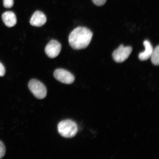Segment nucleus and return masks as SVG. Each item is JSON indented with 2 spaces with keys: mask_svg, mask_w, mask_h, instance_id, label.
Segmentation results:
<instances>
[{
  "mask_svg": "<svg viewBox=\"0 0 159 159\" xmlns=\"http://www.w3.org/2000/svg\"><path fill=\"white\" fill-rule=\"evenodd\" d=\"M57 130L61 136L67 138H73L78 132L76 123L69 119L59 122L57 125Z\"/></svg>",
  "mask_w": 159,
  "mask_h": 159,
  "instance_id": "f03ea898",
  "label": "nucleus"
},
{
  "mask_svg": "<svg viewBox=\"0 0 159 159\" xmlns=\"http://www.w3.org/2000/svg\"><path fill=\"white\" fill-rule=\"evenodd\" d=\"M143 44L145 48V50L143 52L139 53V57L140 60L144 61L148 59L151 57L153 51V48L151 43L148 40H145Z\"/></svg>",
  "mask_w": 159,
  "mask_h": 159,
  "instance_id": "1a4fd4ad",
  "label": "nucleus"
},
{
  "mask_svg": "<svg viewBox=\"0 0 159 159\" xmlns=\"http://www.w3.org/2000/svg\"><path fill=\"white\" fill-rule=\"evenodd\" d=\"M2 19L5 25L9 27L14 26L17 23L16 17L12 11L5 12L2 15Z\"/></svg>",
  "mask_w": 159,
  "mask_h": 159,
  "instance_id": "6e6552de",
  "label": "nucleus"
},
{
  "mask_svg": "<svg viewBox=\"0 0 159 159\" xmlns=\"http://www.w3.org/2000/svg\"><path fill=\"white\" fill-rule=\"evenodd\" d=\"M6 153V148L4 144L0 141V159L3 158Z\"/></svg>",
  "mask_w": 159,
  "mask_h": 159,
  "instance_id": "9b49d317",
  "label": "nucleus"
},
{
  "mask_svg": "<svg viewBox=\"0 0 159 159\" xmlns=\"http://www.w3.org/2000/svg\"><path fill=\"white\" fill-rule=\"evenodd\" d=\"M13 0H3V5L7 8H10L13 7Z\"/></svg>",
  "mask_w": 159,
  "mask_h": 159,
  "instance_id": "f8f14e48",
  "label": "nucleus"
},
{
  "mask_svg": "<svg viewBox=\"0 0 159 159\" xmlns=\"http://www.w3.org/2000/svg\"><path fill=\"white\" fill-rule=\"evenodd\" d=\"M6 72L5 67L1 62H0V76L3 77Z\"/></svg>",
  "mask_w": 159,
  "mask_h": 159,
  "instance_id": "4468645a",
  "label": "nucleus"
},
{
  "mask_svg": "<svg viewBox=\"0 0 159 159\" xmlns=\"http://www.w3.org/2000/svg\"><path fill=\"white\" fill-rule=\"evenodd\" d=\"M61 43L55 40H51L45 48L46 54L51 58H54L58 56L61 50Z\"/></svg>",
  "mask_w": 159,
  "mask_h": 159,
  "instance_id": "423d86ee",
  "label": "nucleus"
},
{
  "mask_svg": "<svg viewBox=\"0 0 159 159\" xmlns=\"http://www.w3.org/2000/svg\"><path fill=\"white\" fill-rule=\"evenodd\" d=\"M53 75L60 82L65 84H72L75 81V77L71 73L66 70L58 69L56 70Z\"/></svg>",
  "mask_w": 159,
  "mask_h": 159,
  "instance_id": "39448f33",
  "label": "nucleus"
},
{
  "mask_svg": "<svg viewBox=\"0 0 159 159\" xmlns=\"http://www.w3.org/2000/svg\"><path fill=\"white\" fill-rule=\"evenodd\" d=\"M132 51V47H125L123 45H121L119 46L118 49L115 50L113 52V58L116 62H124L128 58Z\"/></svg>",
  "mask_w": 159,
  "mask_h": 159,
  "instance_id": "20e7f679",
  "label": "nucleus"
},
{
  "mask_svg": "<svg viewBox=\"0 0 159 159\" xmlns=\"http://www.w3.org/2000/svg\"><path fill=\"white\" fill-rule=\"evenodd\" d=\"M29 88L36 98L43 99L47 96V89L45 85L40 81L33 79L29 81Z\"/></svg>",
  "mask_w": 159,
  "mask_h": 159,
  "instance_id": "7ed1b4c3",
  "label": "nucleus"
},
{
  "mask_svg": "<svg viewBox=\"0 0 159 159\" xmlns=\"http://www.w3.org/2000/svg\"><path fill=\"white\" fill-rule=\"evenodd\" d=\"M107 0H92L95 5L100 7L104 5L106 3Z\"/></svg>",
  "mask_w": 159,
  "mask_h": 159,
  "instance_id": "ddd939ff",
  "label": "nucleus"
},
{
  "mask_svg": "<svg viewBox=\"0 0 159 159\" xmlns=\"http://www.w3.org/2000/svg\"><path fill=\"white\" fill-rule=\"evenodd\" d=\"M93 36L92 32L87 28L77 27L69 35V44L74 49H85L90 43Z\"/></svg>",
  "mask_w": 159,
  "mask_h": 159,
  "instance_id": "f257e3e1",
  "label": "nucleus"
},
{
  "mask_svg": "<svg viewBox=\"0 0 159 159\" xmlns=\"http://www.w3.org/2000/svg\"><path fill=\"white\" fill-rule=\"evenodd\" d=\"M47 20L46 16L42 12L37 11L32 16L30 23L34 26L41 27L46 23Z\"/></svg>",
  "mask_w": 159,
  "mask_h": 159,
  "instance_id": "0eeeda50",
  "label": "nucleus"
},
{
  "mask_svg": "<svg viewBox=\"0 0 159 159\" xmlns=\"http://www.w3.org/2000/svg\"><path fill=\"white\" fill-rule=\"evenodd\" d=\"M151 61L152 64L158 66L159 64V45L155 48L153 50L152 55L151 56Z\"/></svg>",
  "mask_w": 159,
  "mask_h": 159,
  "instance_id": "9d476101",
  "label": "nucleus"
}]
</instances>
